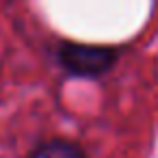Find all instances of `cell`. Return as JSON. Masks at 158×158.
Masks as SVG:
<instances>
[{"label": "cell", "mask_w": 158, "mask_h": 158, "mask_svg": "<svg viewBox=\"0 0 158 158\" xmlns=\"http://www.w3.org/2000/svg\"><path fill=\"white\" fill-rule=\"evenodd\" d=\"M54 54L61 69L78 78H98L119 61V50L104 44L61 41Z\"/></svg>", "instance_id": "6da1fadb"}, {"label": "cell", "mask_w": 158, "mask_h": 158, "mask_svg": "<svg viewBox=\"0 0 158 158\" xmlns=\"http://www.w3.org/2000/svg\"><path fill=\"white\" fill-rule=\"evenodd\" d=\"M28 158H87L85 149L67 139H48L35 145Z\"/></svg>", "instance_id": "7a4b0ae2"}]
</instances>
